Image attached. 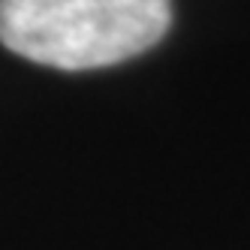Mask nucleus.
Segmentation results:
<instances>
[{
	"label": "nucleus",
	"instance_id": "obj_1",
	"mask_svg": "<svg viewBox=\"0 0 250 250\" xmlns=\"http://www.w3.org/2000/svg\"><path fill=\"white\" fill-rule=\"evenodd\" d=\"M172 0H0V42L55 69L130 61L166 37Z\"/></svg>",
	"mask_w": 250,
	"mask_h": 250
}]
</instances>
